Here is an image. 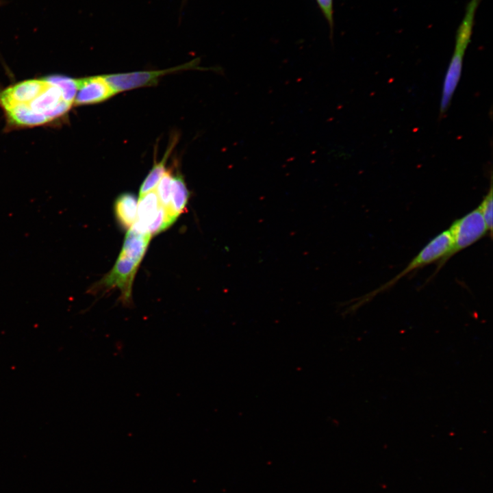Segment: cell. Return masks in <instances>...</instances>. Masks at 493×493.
<instances>
[{"mask_svg": "<svg viewBox=\"0 0 493 493\" xmlns=\"http://www.w3.org/2000/svg\"><path fill=\"white\" fill-rule=\"evenodd\" d=\"M137 199L130 192L120 194L114 202V214L119 224L124 228H130L136 222L137 215Z\"/></svg>", "mask_w": 493, "mask_h": 493, "instance_id": "obj_10", "label": "cell"}, {"mask_svg": "<svg viewBox=\"0 0 493 493\" xmlns=\"http://www.w3.org/2000/svg\"><path fill=\"white\" fill-rule=\"evenodd\" d=\"M197 65V61L194 60L187 64L164 70L115 73L102 76L116 94L140 87L154 86L157 84L159 78L164 75L194 68Z\"/></svg>", "mask_w": 493, "mask_h": 493, "instance_id": "obj_6", "label": "cell"}, {"mask_svg": "<svg viewBox=\"0 0 493 493\" xmlns=\"http://www.w3.org/2000/svg\"><path fill=\"white\" fill-rule=\"evenodd\" d=\"M189 197L190 192L186 187L184 177L177 170L175 174H173L170 202L169 207L166 210L177 218L185 212Z\"/></svg>", "mask_w": 493, "mask_h": 493, "instance_id": "obj_11", "label": "cell"}, {"mask_svg": "<svg viewBox=\"0 0 493 493\" xmlns=\"http://www.w3.org/2000/svg\"><path fill=\"white\" fill-rule=\"evenodd\" d=\"M161 205L155 191H150L139 197L137 208V221L135 223L143 230L149 227L155 219Z\"/></svg>", "mask_w": 493, "mask_h": 493, "instance_id": "obj_9", "label": "cell"}, {"mask_svg": "<svg viewBox=\"0 0 493 493\" xmlns=\"http://www.w3.org/2000/svg\"><path fill=\"white\" fill-rule=\"evenodd\" d=\"M176 220L161 205L155 219L149 227V232L151 236H155L168 229Z\"/></svg>", "mask_w": 493, "mask_h": 493, "instance_id": "obj_14", "label": "cell"}, {"mask_svg": "<svg viewBox=\"0 0 493 493\" xmlns=\"http://www.w3.org/2000/svg\"><path fill=\"white\" fill-rule=\"evenodd\" d=\"M492 182L491 179L490 182V186L489 188L488 192L485 194V196L483 197L482 201L481 202L480 205L478 206L479 207V210L481 211V213L482 214V216L483 218V220L485 221V223L486 225L488 231L490 232V236H492V205H493V201H492Z\"/></svg>", "mask_w": 493, "mask_h": 493, "instance_id": "obj_15", "label": "cell"}, {"mask_svg": "<svg viewBox=\"0 0 493 493\" xmlns=\"http://www.w3.org/2000/svg\"><path fill=\"white\" fill-rule=\"evenodd\" d=\"M481 1H469L466 5L463 19L456 31L453 53L443 81L440 108L442 112H446L450 106L460 79L464 57L471 41L475 17Z\"/></svg>", "mask_w": 493, "mask_h": 493, "instance_id": "obj_2", "label": "cell"}, {"mask_svg": "<svg viewBox=\"0 0 493 493\" xmlns=\"http://www.w3.org/2000/svg\"><path fill=\"white\" fill-rule=\"evenodd\" d=\"M140 263L124 255L119 256L112 269L90 291L108 290L118 288L121 290V301L125 306L131 304V287L134 277Z\"/></svg>", "mask_w": 493, "mask_h": 493, "instance_id": "obj_5", "label": "cell"}, {"mask_svg": "<svg viewBox=\"0 0 493 493\" xmlns=\"http://www.w3.org/2000/svg\"><path fill=\"white\" fill-rule=\"evenodd\" d=\"M151 236L136 223L126 233L121 254L140 263L147 249Z\"/></svg>", "mask_w": 493, "mask_h": 493, "instance_id": "obj_8", "label": "cell"}, {"mask_svg": "<svg viewBox=\"0 0 493 493\" xmlns=\"http://www.w3.org/2000/svg\"><path fill=\"white\" fill-rule=\"evenodd\" d=\"M34 98L4 110L10 124L32 127L44 125L65 114L73 103L67 100L60 86L51 76Z\"/></svg>", "mask_w": 493, "mask_h": 493, "instance_id": "obj_1", "label": "cell"}, {"mask_svg": "<svg viewBox=\"0 0 493 493\" xmlns=\"http://www.w3.org/2000/svg\"><path fill=\"white\" fill-rule=\"evenodd\" d=\"M317 2L323 11L326 19L330 25V28H333V0H317Z\"/></svg>", "mask_w": 493, "mask_h": 493, "instance_id": "obj_16", "label": "cell"}, {"mask_svg": "<svg viewBox=\"0 0 493 493\" xmlns=\"http://www.w3.org/2000/svg\"><path fill=\"white\" fill-rule=\"evenodd\" d=\"M77 90L74 100L75 105L101 103L115 94L103 76L77 79Z\"/></svg>", "mask_w": 493, "mask_h": 493, "instance_id": "obj_7", "label": "cell"}, {"mask_svg": "<svg viewBox=\"0 0 493 493\" xmlns=\"http://www.w3.org/2000/svg\"><path fill=\"white\" fill-rule=\"evenodd\" d=\"M175 144V141H173L166 149L162 160L157 163L154 164L153 168L151 169L140 186L139 192L140 197L151 191L156 186L163 175L165 173L166 164L170 154L172 152Z\"/></svg>", "mask_w": 493, "mask_h": 493, "instance_id": "obj_12", "label": "cell"}, {"mask_svg": "<svg viewBox=\"0 0 493 493\" xmlns=\"http://www.w3.org/2000/svg\"><path fill=\"white\" fill-rule=\"evenodd\" d=\"M448 231L452 240L451 249L438 262L433 275H435L451 257L477 242L488 232L479 207L454 220Z\"/></svg>", "mask_w": 493, "mask_h": 493, "instance_id": "obj_4", "label": "cell"}, {"mask_svg": "<svg viewBox=\"0 0 493 493\" xmlns=\"http://www.w3.org/2000/svg\"><path fill=\"white\" fill-rule=\"evenodd\" d=\"M172 180L173 173L169 169L163 175L155 191L160 205L166 209L170 205Z\"/></svg>", "mask_w": 493, "mask_h": 493, "instance_id": "obj_13", "label": "cell"}, {"mask_svg": "<svg viewBox=\"0 0 493 493\" xmlns=\"http://www.w3.org/2000/svg\"><path fill=\"white\" fill-rule=\"evenodd\" d=\"M451 244L452 240L448 229L442 231L431 239L401 272L377 289L357 299V301L349 307L348 311L353 309H356L358 307L366 303L368 301L371 300L378 294L388 290L409 273L416 270L419 268H422L433 262H438L448 253Z\"/></svg>", "mask_w": 493, "mask_h": 493, "instance_id": "obj_3", "label": "cell"}]
</instances>
